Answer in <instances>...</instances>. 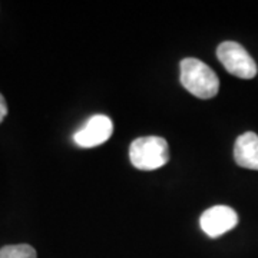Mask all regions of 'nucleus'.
Masks as SVG:
<instances>
[{
	"instance_id": "obj_1",
	"label": "nucleus",
	"mask_w": 258,
	"mask_h": 258,
	"mask_svg": "<svg viewBox=\"0 0 258 258\" xmlns=\"http://www.w3.org/2000/svg\"><path fill=\"white\" fill-rule=\"evenodd\" d=\"M179 79L185 89L200 99H211L220 91V79L211 68L195 57H186L181 64Z\"/></svg>"
},
{
	"instance_id": "obj_2",
	"label": "nucleus",
	"mask_w": 258,
	"mask_h": 258,
	"mask_svg": "<svg viewBox=\"0 0 258 258\" xmlns=\"http://www.w3.org/2000/svg\"><path fill=\"white\" fill-rule=\"evenodd\" d=\"M132 165L141 171H154L169 161V148L162 137H142L135 139L129 148Z\"/></svg>"
},
{
	"instance_id": "obj_3",
	"label": "nucleus",
	"mask_w": 258,
	"mask_h": 258,
	"mask_svg": "<svg viewBox=\"0 0 258 258\" xmlns=\"http://www.w3.org/2000/svg\"><path fill=\"white\" fill-rule=\"evenodd\" d=\"M217 56L231 75L241 79H252L257 75V63L240 43L227 40L217 49Z\"/></svg>"
},
{
	"instance_id": "obj_4",
	"label": "nucleus",
	"mask_w": 258,
	"mask_h": 258,
	"mask_svg": "<svg viewBox=\"0 0 258 258\" xmlns=\"http://www.w3.org/2000/svg\"><path fill=\"white\" fill-rule=\"evenodd\" d=\"M238 215L227 205H215L203 212L200 218L201 230L211 238H217L222 234L235 228Z\"/></svg>"
},
{
	"instance_id": "obj_5",
	"label": "nucleus",
	"mask_w": 258,
	"mask_h": 258,
	"mask_svg": "<svg viewBox=\"0 0 258 258\" xmlns=\"http://www.w3.org/2000/svg\"><path fill=\"white\" fill-rule=\"evenodd\" d=\"M112 132H113L112 120L105 115H95L85 123L83 128L75 134L74 141L81 148L99 147L101 144L111 138Z\"/></svg>"
},
{
	"instance_id": "obj_6",
	"label": "nucleus",
	"mask_w": 258,
	"mask_h": 258,
	"mask_svg": "<svg viewBox=\"0 0 258 258\" xmlns=\"http://www.w3.org/2000/svg\"><path fill=\"white\" fill-rule=\"evenodd\" d=\"M234 159L242 168L258 171V135L245 132L240 135L234 145Z\"/></svg>"
},
{
	"instance_id": "obj_7",
	"label": "nucleus",
	"mask_w": 258,
	"mask_h": 258,
	"mask_svg": "<svg viewBox=\"0 0 258 258\" xmlns=\"http://www.w3.org/2000/svg\"><path fill=\"white\" fill-rule=\"evenodd\" d=\"M0 258H37V252L29 244L5 245L0 248Z\"/></svg>"
},
{
	"instance_id": "obj_8",
	"label": "nucleus",
	"mask_w": 258,
	"mask_h": 258,
	"mask_svg": "<svg viewBox=\"0 0 258 258\" xmlns=\"http://www.w3.org/2000/svg\"><path fill=\"white\" fill-rule=\"evenodd\" d=\"M6 115H8V103L5 101L3 95L0 93V123L6 118Z\"/></svg>"
}]
</instances>
